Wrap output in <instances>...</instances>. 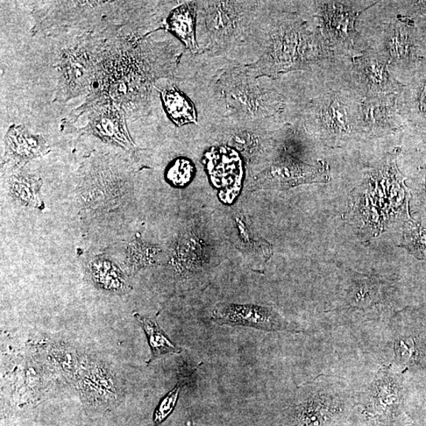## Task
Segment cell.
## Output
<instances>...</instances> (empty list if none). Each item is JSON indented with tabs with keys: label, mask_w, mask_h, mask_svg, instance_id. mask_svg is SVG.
<instances>
[{
	"label": "cell",
	"mask_w": 426,
	"mask_h": 426,
	"mask_svg": "<svg viewBox=\"0 0 426 426\" xmlns=\"http://www.w3.org/2000/svg\"><path fill=\"white\" fill-rule=\"evenodd\" d=\"M212 320L219 325L244 326L267 332L283 331L288 324L276 312L256 305L219 304Z\"/></svg>",
	"instance_id": "cell-6"
},
{
	"label": "cell",
	"mask_w": 426,
	"mask_h": 426,
	"mask_svg": "<svg viewBox=\"0 0 426 426\" xmlns=\"http://www.w3.org/2000/svg\"><path fill=\"white\" fill-rule=\"evenodd\" d=\"M327 16L329 17V24L332 30L340 34H345L347 32L354 18L349 13L339 11V9L327 13Z\"/></svg>",
	"instance_id": "cell-16"
},
{
	"label": "cell",
	"mask_w": 426,
	"mask_h": 426,
	"mask_svg": "<svg viewBox=\"0 0 426 426\" xmlns=\"http://www.w3.org/2000/svg\"><path fill=\"white\" fill-rule=\"evenodd\" d=\"M321 122L326 127L338 132H347L349 130L347 111L345 106L339 102H332L329 106H323L319 113Z\"/></svg>",
	"instance_id": "cell-12"
},
{
	"label": "cell",
	"mask_w": 426,
	"mask_h": 426,
	"mask_svg": "<svg viewBox=\"0 0 426 426\" xmlns=\"http://www.w3.org/2000/svg\"><path fill=\"white\" fill-rule=\"evenodd\" d=\"M176 60L167 43L134 37L104 43L88 98L76 111L103 101L116 103L124 111L141 109L155 82L173 76Z\"/></svg>",
	"instance_id": "cell-1"
},
{
	"label": "cell",
	"mask_w": 426,
	"mask_h": 426,
	"mask_svg": "<svg viewBox=\"0 0 426 426\" xmlns=\"http://www.w3.org/2000/svg\"><path fill=\"white\" fill-rule=\"evenodd\" d=\"M359 66L364 71L367 80L373 87L383 89L388 82L385 62L372 59H360Z\"/></svg>",
	"instance_id": "cell-13"
},
{
	"label": "cell",
	"mask_w": 426,
	"mask_h": 426,
	"mask_svg": "<svg viewBox=\"0 0 426 426\" xmlns=\"http://www.w3.org/2000/svg\"><path fill=\"white\" fill-rule=\"evenodd\" d=\"M91 273L97 285L105 290L118 291L122 290L125 287L122 273L111 262H95L92 267Z\"/></svg>",
	"instance_id": "cell-11"
},
{
	"label": "cell",
	"mask_w": 426,
	"mask_h": 426,
	"mask_svg": "<svg viewBox=\"0 0 426 426\" xmlns=\"http://www.w3.org/2000/svg\"><path fill=\"white\" fill-rule=\"evenodd\" d=\"M134 317L136 318L147 337L148 343L151 346L152 353L151 361L165 354H180L182 351L181 348L178 347L170 341L167 334L153 320L138 314H134Z\"/></svg>",
	"instance_id": "cell-10"
},
{
	"label": "cell",
	"mask_w": 426,
	"mask_h": 426,
	"mask_svg": "<svg viewBox=\"0 0 426 426\" xmlns=\"http://www.w3.org/2000/svg\"><path fill=\"white\" fill-rule=\"evenodd\" d=\"M6 155L9 159L23 162L48 153V146L40 135H33L23 126L13 125L5 137Z\"/></svg>",
	"instance_id": "cell-8"
},
{
	"label": "cell",
	"mask_w": 426,
	"mask_h": 426,
	"mask_svg": "<svg viewBox=\"0 0 426 426\" xmlns=\"http://www.w3.org/2000/svg\"><path fill=\"white\" fill-rule=\"evenodd\" d=\"M390 53L396 59L403 58L409 55L408 39L401 33L395 32L389 43Z\"/></svg>",
	"instance_id": "cell-17"
},
{
	"label": "cell",
	"mask_w": 426,
	"mask_h": 426,
	"mask_svg": "<svg viewBox=\"0 0 426 426\" xmlns=\"http://www.w3.org/2000/svg\"><path fill=\"white\" fill-rule=\"evenodd\" d=\"M197 1L184 2L170 11L166 28L183 43L189 52L199 54L196 40Z\"/></svg>",
	"instance_id": "cell-9"
},
{
	"label": "cell",
	"mask_w": 426,
	"mask_h": 426,
	"mask_svg": "<svg viewBox=\"0 0 426 426\" xmlns=\"http://www.w3.org/2000/svg\"><path fill=\"white\" fill-rule=\"evenodd\" d=\"M104 44L95 36L85 35L62 50L58 62L57 102H67L90 92Z\"/></svg>",
	"instance_id": "cell-4"
},
{
	"label": "cell",
	"mask_w": 426,
	"mask_h": 426,
	"mask_svg": "<svg viewBox=\"0 0 426 426\" xmlns=\"http://www.w3.org/2000/svg\"><path fill=\"white\" fill-rule=\"evenodd\" d=\"M261 1H197L199 54L243 64L254 62ZM246 64V65H248Z\"/></svg>",
	"instance_id": "cell-2"
},
{
	"label": "cell",
	"mask_w": 426,
	"mask_h": 426,
	"mask_svg": "<svg viewBox=\"0 0 426 426\" xmlns=\"http://www.w3.org/2000/svg\"><path fill=\"white\" fill-rule=\"evenodd\" d=\"M80 390L84 403L97 409L110 408L121 397L115 376L99 362H90L80 373Z\"/></svg>",
	"instance_id": "cell-7"
},
{
	"label": "cell",
	"mask_w": 426,
	"mask_h": 426,
	"mask_svg": "<svg viewBox=\"0 0 426 426\" xmlns=\"http://www.w3.org/2000/svg\"><path fill=\"white\" fill-rule=\"evenodd\" d=\"M88 124L82 131L101 138L106 143L123 148L126 151H134L135 146L126 126L125 111L111 101L98 102L85 111L89 110Z\"/></svg>",
	"instance_id": "cell-5"
},
{
	"label": "cell",
	"mask_w": 426,
	"mask_h": 426,
	"mask_svg": "<svg viewBox=\"0 0 426 426\" xmlns=\"http://www.w3.org/2000/svg\"><path fill=\"white\" fill-rule=\"evenodd\" d=\"M420 104L422 106V109L424 111H426V83L425 84V87L422 89L421 97H420Z\"/></svg>",
	"instance_id": "cell-18"
},
{
	"label": "cell",
	"mask_w": 426,
	"mask_h": 426,
	"mask_svg": "<svg viewBox=\"0 0 426 426\" xmlns=\"http://www.w3.org/2000/svg\"><path fill=\"white\" fill-rule=\"evenodd\" d=\"M263 2L257 33L255 61L246 65L257 76L275 77L307 67L316 58L312 35L302 21L273 11Z\"/></svg>",
	"instance_id": "cell-3"
},
{
	"label": "cell",
	"mask_w": 426,
	"mask_h": 426,
	"mask_svg": "<svg viewBox=\"0 0 426 426\" xmlns=\"http://www.w3.org/2000/svg\"><path fill=\"white\" fill-rule=\"evenodd\" d=\"M181 388L182 383L179 382L160 402L153 415V423L155 426H158L163 422H165L168 416L173 413V411L176 406L177 401L179 400Z\"/></svg>",
	"instance_id": "cell-15"
},
{
	"label": "cell",
	"mask_w": 426,
	"mask_h": 426,
	"mask_svg": "<svg viewBox=\"0 0 426 426\" xmlns=\"http://www.w3.org/2000/svg\"><path fill=\"white\" fill-rule=\"evenodd\" d=\"M194 173V166L190 160L178 158L170 163L166 170V179L174 186L182 187L187 184Z\"/></svg>",
	"instance_id": "cell-14"
}]
</instances>
